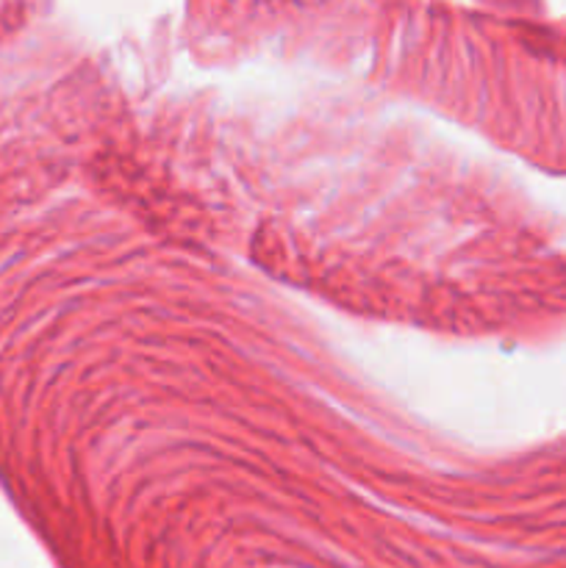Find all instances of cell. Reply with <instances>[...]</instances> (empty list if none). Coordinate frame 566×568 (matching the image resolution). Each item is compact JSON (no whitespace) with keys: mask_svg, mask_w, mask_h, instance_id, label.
<instances>
[]
</instances>
